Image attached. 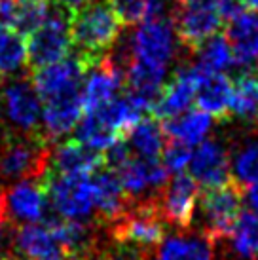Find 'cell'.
Here are the masks:
<instances>
[{
  "label": "cell",
  "instance_id": "obj_34",
  "mask_svg": "<svg viewBox=\"0 0 258 260\" xmlns=\"http://www.w3.org/2000/svg\"><path fill=\"white\" fill-rule=\"evenodd\" d=\"M108 260H150V249H144L127 241H114L112 245L103 247Z\"/></svg>",
  "mask_w": 258,
  "mask_h": 260
},
{
  "label": "cell",
  "instance_id": "obj_42",
  "mask_svg": "<svg viewBox=\"0 0 258 260\" xmlns=\"http://www.w3.org/2000/svg\"><path fill=\"white\" fill-rule=\"evenodd\" d=\"M0 260H19V258H17L15 254L8 253V254H2V256H0Z\"/></svg>",
  "mask_w": 258,
  "mask_h": 260
},
{
  "label": "cell",
  "instance_id": "obj_2",
  "mask_svg": "<svg viewBox=\"0 0 258 260\" xmlns=\"http://www.w3.org/2000/svg\"><path fill=\"white\" fill-rule=\"evenodd\" d=\"M6 80L0 91V125L19 135L42 137V101L29 73Z\"/></svg>",
  "mask_w": 258,
  "mask_h": 260
},
{
  "label": "cell",
  "instance_id": "obj_14",
  "mask_svg": "<svg viewBox=\"0 0 258 260\" xmlns=\"http://www.w3.org/2000/svg\"><path fill=\"white\" fill-rule=\"evenodd\" d=\"M6 218L17 224L42 222L48 213V190L42 179H27L4 190Z\"/></svg>",
  "mask_w": 258,
  "mask_h": 260
},
{
  "label": "cell",
  "instance_id": "obj_41",
  "mask_svg": "<svg viewBox=\"0 0 258 260\" xmlns=\"http://www.w3.org/2000/svg\"><path fill=\"white\" fill-rule=\"evenodd\" d=\"M241 2H243V6L251 8V10L258 12V0H241Z\"/></svg>",
  "mask_w": 258,
  "mask_h": 260
},
{
  "label": "cell",
  "instance_id": "obj_25",
  "mask_svg": "<svg viewBox=\"0 0 258 260\" xmlns=\"http://www.w3.org/2000/svg\"><path fill=\"white\" fill-rule=\"evenodd\" d=\"M230 114L245 123L258 122V73L254 69H243L234 82Z\"/></svg>",
  "mask_w": 258,
  "mask_h": 260
},
{
  "label": "cell",
  "instance_id": "obj_38",
  "mask_svg": "<svg viewBox=\"0 0 258 260\" xmlns=\"http://www.w3.org/2000/svg\"><path fill=\"white\" fill-rule=\"evenodd\" d=\"M71 260H108V256H107V253H105L103 245H101V247H97V249H93V251L76 254V256H72Z\"/></svg>",
  "mask_w": 258,
  "mask_h": 260
},
{
  "label": "cell",
  "instance_id": "obj_44",
  "mask_svg": "<svg viewBox=\"0 0 258 260\" xmlns=\"http://www.w3.org/2000/svg\"><path fill=\"white\" fill-rule=\"evenodd\" d=\"M256 125H258V122H256Z\"/></svg>",
  "mask_w": 258,
  "mask_h": 260
},
{
  "label": "cell",
  "instance_id": "obj_40",
  "mask_svg": "<svg viewBox=\"0 0 258 260\" xmlns=\"http://www.w3.org/2000/svg\"><path fill=\"white\" fill-rule=\"evenodd\" d=\"M243 200H247L249 207H251L254 213H258V182H254V184L249 186L247 194L243 192Z\"/></svg>",
  "mask_w": 258,
  "mask_h": 260
},
{
  "label": "cell",
  "instance_id": "obj_35",
  "mask_svg": "<svg viewBox=\"0 0 258 260\" xmlns=\"http://www.w3.org/2000/svg\"><path fill=\"white\" fill-rule=\"evenodd\" d=\"M180 0H143L144 19H169L171 21Z\"/></svg>",
  "mask_w": 258,
  "mask_h": 260
},
{
  "label": "cell",
  "instance_id": "obj_17",
  "mask_svg": "<svg viewBox=\"0 0 258 260\" xmlns=\"http://www.w3.org/2000/svg\"><path fill=\"white\" fill-rule=\"evenodd\" d=\"M93 186V213L101 224H112L131 207V200L125 194L114 169L101 167L91 173Z\"/></svg>",
  "mask_w": 258,
  "mask_h": 260
},
{
  "label": "cell",
  "instance_id": "obj_13",
  "mask_svg": "<svg viewBox=\"0 0 258 260\" xmlns=\"http://www.w3.org/2000/svg\"><path fill=\"white\" fill-rule=\"evenodd\" d=\"M12 254L19 260H71L46 224H17L12 232Z\"/></svg>",
  "mask_w": 258,
  "mask_h": 260
},
{
  "label": "cell",
  "instance_id": "obj_26",
  "mask_svg": "<svg viewBox=\"0 0 258 260\" xmlns=\"http://www.w3.org/2000/svg\"><path fill=\"white\" fill-rule=\"evenodd\" d=\"M27 73L30 71L25 37L15 29L0 27V76L14 78Z\"/></svg>",
  "mask_w": 258,
  "mask_h": 260
},
{
  "label": "cell",
  "instance_id": "obj_12",
  "mask_svg": "<svg viewBox=\"0 0 258 260\" xmlns=\"http://www.w3.org/2000/svg\"><path fill=\"white\" fill-rule=\"evenodd\" d=\"M203 73L205 71H201L200 67L194 65V63L177 67L173 78L169 82H165L164 89L154 103L150 114H154V118L165 120V118L177 116L190 109V105L196 99V89H198V84H200Z\"/></svg>",
  "mask_w": 258,
  "mask_h": 260
},
{
  "label": "cell",
  "instance_id": "obj_27",
  "mask_svg": "<svg viewBox=\"0 0 258 260\" xmlns=\"http://www.w3.org/2000/svg\"><path fill=\"white\" fill-rule=\"evenodd\" d=\"M194 65L205 73H224L236 67L234 51L228 38L222 35H213L194 50Z\"/></svg>",
  "mask_w": 258,
  "mask_h": 260
},
{
  "label": "cell",
  "instance_id": "obj_8",
  "mask_svg": "<svg viewBox=\"0 0 258 260\" xmlns=\"http://www.w3.org/2000/svg\"><path fill=\"white\" fill-rule=\"evenodd\" d=\"M165 238V222L158 213L154 200L152 202L131 203L122 217L110 224V239L127 241L144 249L159 245Z\"/></svg>",
  "mask_w": 258,
  "mask_h": 260
},
{
  "label": "cell",
  "instance_id": "obj_15",
  "mask_svg": "<svg viewBox=\"0 0 258 260\" xmlns=\"http://www.w3.org/2000/svg\"><path fill=\"white\" fill-rule=\"evenodd\" d=\"M125 86V76L120 73L107 55L97 59L86 71L82 82V109L84 112H95L114 99Z\"/></svg>",
  "mask_w": 258,
  "mask_h": 260
},
{
  "label": "cell",
  "instance_id": "obj_30",
  "mask_svg": "<svg viewBox=\"0 0 258 260\" xmlns=\"http://www.w3.org/2000/svg\"><path fill=\"white\" fill-rule=\"evenodd\" d=\"M232 179L239 186H251L258 182V137L245 139L230 156Z\"/></svg>",
  "mask_w": 258,
  "mask_h": 260
},
{
  "label": "cell",
  "instance_id": "obj_24",
  "mask_svg": "<svg viewBox=\"0 0 258 260\" xmlns=\"http://www.w3.org/2000/svg\"><path fill=\"white\" fill-rule=\"evenodd\" d=\"M164 129L156 118H141L131 129L123 135L129 150L137 158L158 159L164 150Z\"/></svg>",
  "mask_w": 258,
  "mask_h": 260
},
{
  "label": "cell",
  "instance_id": "obj_23",
  "mask_svg": "<svg viewBox=\"0 0 258 260\" xmlns=\"http://www.w3.org/2000/svg\"><path fill=\"white\" fill-rule=\"evenodd\" d=\"M211 127H213V116H209L201 109H188L177 116L165 118L162 123L164 135L169 141H179L188 146L200 145L209 135Z\"/></svg>",
  "mask_w": 258,
  "mask_h": 260
},
{
  "label": "cell",
  "instance_id": "obj_4",
  "mask_svg": "<svg viewBox=\"0 0 258 260\" xmlns=\"http://www.w3.org/2000/svg\"><path fill=\"white\" fill-rule=\"evenodd\" d=\"M200 202L201 230L215 243L224 241L234 228L241 205H243V186H239L234 179L226 184L215 188H205Z\"/></svg>",
  "mask_w": 258,
  "mask_h": 260
},
{
  "label": "cell",
  "instance_id": "obj_31",
  "mask_svg": "<svg viewBox=\"0 0 258 260\" xmlns=\"http://www.w3.org/2000/svg\"><path fill=\"white\" fill-rule=\"evenodd\" d=\"M50 0H21L14 29L27 38L30 32H35L46 21V17L50 14Z\"/></svg>",
  "mask_w": 258,
  "mask_h": 260
},
{
  "label": "cell",
  "instance_id": "obj_6",
  "mask_svg": "<svg viewBox=\"0 0 258 260\" xmlns=\"http://www.w3.org/2000/svg\"><path fill=\"white\" fill-rule=\"evenodd\" d=\"M127 42L131 59L167 69L179 53V38L169 19H144L137 23V29L127 37Z\"/></svg>",
  "mask_w": 258,
  "mask_h": 260
},
{
  "label": "cell",
  "instance_id": "obj_37",
  "mask_svg": "<svg viewBox=\"0 0 258 260\" xmlns=\"http://www.w3.org/2000/svg\"><path fill=\"white\" fill-rule=\"evenodd\" d=\"M216 6H218V12H220V17H222L224 23L232 21L234 17L243 12V2L241 0H216Z\"/></svg>",
  "mask_w": 258,
  "mask_h": 260
},
{
  "label": "cell",
  "instance_id": "obj_36",
  "mask_svg": "<svg viewBox=\"0 0 258 260\" xmlns=\"http://www.w3.org/2000/svg\"><path fill=\"white\" fill-rule=\"evenodd\" d=\"M21 0H0V27H15L17 12H19Z\"/></svg>",
  "mask_w": 258,
  "mask_h": 260
},
{
  "label": "cell",
  "instance_id": "obj_5",
  "mask_svg": "<svg viewBox=\"0 0 258 260\" xmlns=\"http://www.w3.org/2000/svg\"><path fill=\"white\" fill-rule=\"evenodd\" d=\"M44 184L53 211L71 220H89L93 217L91 175H61L46 171Z\"/></svg>",
  "mask_w": 258,
  "mask_h": 260
},
{
  "label": "cell",
  "instance_id": "obj_21",
  "mask_svg": "<svg viewBox=\"0 0 258 260\" xmlns=\"http://www.w3.org/2000/svg\"><path fill=\"white\" fill-rule=\"evenodd\" d=\"M236 67L252 69L258 61V14H241L228 21L226 32Z\"/></svg>",
  "mask_w": 258,
  "mask_h": 260
},
{
  "label": "cell",
  "instance_id": "obj_33",
  "mask_svg": "<svg viewBox=\"0 0 258 260\" xmlns=\"http://www.w3.org/2000/svg\"><path fill=\"white\" fill-rule=\"evenodd\" d=\"M107 2L114 10L122 25H137L144 19L143 0H107Z\"/></svg>",
  "mask_w": 258,
  "mask_h": 260
},
{
  "label": "cell",
  "instance_id": "obj_28",
  "mask_svg": "<svg viewBox=\"0 0 258 260\" xmlns=\"http://www.w3.org/2000/svg\"><path fill=\"white\" fill-rule=\"evenodd\" d=\"M230 249L237 260H254L258 256V213L241 211L230 232Z\"/></svg>",
  "mask_w": 258,
  "mask_h": 260
},
{
  "label": "cell",
  "instance_id": "obj_39",
  "mask_svg": "<svg viewBox=\"0 0 258 260\" xmlns=\"http://www.w3.org/2000/svg\"><path fill=\"white\" fill-rule=\"evenodd\" d=\"M53 2H55V4H59V6H63L64 10H69L71 14H74V12H78L80 8L91 4L93 0H53Z\"/></svg>",
  "mask_w": 258,
  "mask_h": 260
},
{
  "label": "cell",
  "instance_id": "obj_7",
  "mask_svg": "<svg viewBox=\"0 0 258 260\" xmlns=\"http://www.w3.org/2000/svg\"><path fill=\"white\" fill-rule=\"evenodd\" d=\"M171 23L180 46L194 51L203 40L216 35L224 21L216 0H180Z\"/></svg>",
  "mask_w": 258,
  "mask_h": 260
},
{
  "label": "cell",
  "instance_id": "obj_20",
  "mask_svg": "<svg viewBox=\"0 0 258 260\" xmlns=\"http://www.w3.org/2000/svg\"><path fill=\"white\" fill-rule=\"evenodd\" d=\"M215 245L203 232L192 234L190 230H180V234L159 241L156 260H215Z\"/></svg>",
  "mask_w": 258,
  "mask_h": 260
},
{
  "label": "cell",
  "instance_id": "obj_22",
  "mask_svg": "<svg viewBox=\"0 0 258 260\" xmlns=\"http://www.w3.org/2000/svg\"><path fill=\"white\" fill-rule=\"evenodd\" d=\"M232 89H234V82L224 73H203L194 101L198 103V107L203 112L224 122L230 118Z\"/></svg>",
  "mask_w": 258,
  "mask_h": 260
},
{
  "label": "cell",
  "instance_id": "obj_9",
  "mask_svg": "<svg viewBox=\"0 0 258 260\" xmlns=\"http://www.w3.org/2000/svg\"><path fill=\"white\" fill-rule=\"evenodd\" d=\"M93 65L84 55L69 53L64 59H59L55 63L38 67L30 74V82L35 86L40 101H48L53 97L72 91H82V82L86 76V71Z\"/></svg>",
  "mask_w": 258,
  "mask_h": 260
},
{
  "label": "cell",
  "instance_id": "obj_1",
  "mask_svg": "<svg viewBox=\"0 0 258 260\" xmlns=\"http://www.w3.org/2000/svg\"><path fill=\"white\" fill-rule=\"evenodd\" d=\"M122 21L107 0H93L71 17V38L76 51L95 63L122 37Z\"/></svg>",
  "mask_w": 258,
  "mask_h": 260
},
{
  "label": "cell",
  "instance_id": "obj_43",
  "mask_svg": "<svg viewBox=\"0 0 258 260\" xmlns=\"http://www.w3.org/2000/svg\"><path fill=\"white\" fill-rule=\"evenodd\" d=\"M254 260H258V256H256V258H254Z\"/></svg>",
  "mask_w": 258,
  "mask_h": 260
},
{
  "label": "cell",
  "instance_id": "obj_16",
  "mask_svg": "<svg viewBox=\"0 0 258 260\" xmlns=\"http://www.w3.org/2000/svg\"><path fill=\"white\" fill-rule=\"evenodd\" d=\"M188 167L194 181L203 188H215L232 181L230 152L216 139H203L192 152Z\"/></svg>",
  "mask_w": 258,
  "mask_h": 260
},
{
  "label": "cell",
  "instance_id": "obj_29",
  "mask_svg": "<svg viewBox=\"0 0 258 260\" xmlns=\"http://www.w3.org/2000/svg\"><path fill=\"white\" fill-rule=\"evenodd\" d=\"M74 139L97 152H105L120 139L107 120L99 112H84V120L78 122Z\"/></svg>",
  "mask_w": 258,
  "mask_h": 260
},
{
  "label": "cell",
  "instance_id": "obj_18",
  "mask_svg": "<svg viewBox=\"0 0 258 260\" xmlns=\"http://www.w3.org/2000/svg\"><path fill=\"white\" fill-rule=\"evenodd\" d=\"M84 114L82 91L64 93L42 103V137L48 143L64 137L78 125Z\"/></svg>",
  "mask_w": 258,
  "mask_h": 260
},
{
  "label": "cell",
  "instance_id": "obj_10",
  "mask_svg": "<svg viewBox=\"0 0 258 260\" xmlns=\"http://www.w3.org/2000/svg\"><path fill=\"white\" fill-rule=\"evenodd\" d=\"M198 198L200 184L194 181L192 175L180 171L159 190L154 203L165 224H171L177 230H188L196 217Z\"/></svg>",
  "mask_w": 258,
  "mask_h": 260
},
{
  "label": "cell",
  "instance_id": "obj_3",
  "mask_svg": "<svg viewBox=\"0 0 258 260\" xmlns=\"http://www.w3.org/2000/svg\"><path fill=\"white\" fill-rule=\"evenodd\" d=\"M71 17L72 14L59 4H51L46 21L27 37L29 71L55 63L71 53Z\"/></svg>",
  "mask_w": 258,
  "mask_h": 260
},
{
  "label": "cell",
  "instance_id": "obj_11",
  "mask_svg": "<svg viewBox=\"0 0 258 260\" xmlns=\"http://www.w3.org/2000/svg\"><path fill=\"white\" fill-rule=\"evenodd\" d=\"M131 203L152 202L169 181V171L162 159H144L129 156L120 167L114 169Z\"/></svg>",
  "mask_w": 258,
  "mask_h": 260
},
{
  "label": "cell",
  "instance_id": "obj_19",
  "mask_svg": "<svg viewBox=\"0 0 258 260\" xmlns=\"http://www.w3.org/2000/svg\"><path fill=\"white\" fill-rule=\"evenodd\" d=\"M107 166L105 154L78 143L76 139L63 141L51 148L48 171L61 175H91Z\"/></svg>",
  "mask_w": 258,
  "mask_h": 260
},
{
  "label": "cell",
  "instance_id": "obj_32",
  "mask_svg": "<svg viewBox=\"0 0 258 260\" xmlns=\"http://www.w3.org/2000/svg\"><path fill=\"white\" fill-rule=\"evenodd\" d=\"M192 150L190 146L179 141H169L162 150V164L169 173H180L188 167Z\"/></svg>",
  "mask_w": 258,
  "mask_h": 260
}]
</instances>
